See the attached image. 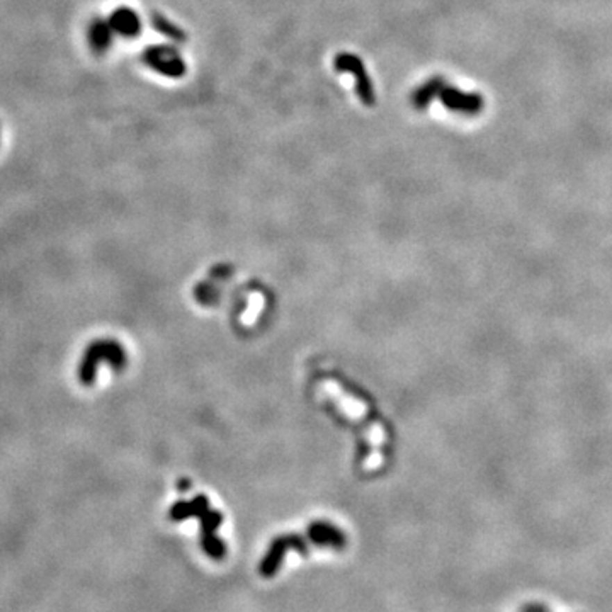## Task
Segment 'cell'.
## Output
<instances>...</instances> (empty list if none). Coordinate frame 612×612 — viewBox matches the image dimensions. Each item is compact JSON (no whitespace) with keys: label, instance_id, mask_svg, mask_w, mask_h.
Returning a JSON list of instances; mask_svg holds the SVG:
<instances>
[{"label":"cell","instance_id":"cell-1","mask_svg":"<svg viewBox=\"0 0 612 612\" xmlns=\"http://www.w3.org/2000/svg\"><path fill=\"white\" fill-rule=\"evenodd\" d=\"M189 517H197L201 520V534H203V548L215 560L225 556V545L216 536V529L222 524V514L211 511L206 497L199 495L191 502H177L170 508V519L184 520Z\"/></svg>","mask_w":612,"mask_h":612},{"label":"cell","instance_id":"cell-2","mask_svg":"<svg viewBox=\"0 0 612 612\" xmlns=\"http://www.w3.org/2000/svg\"><path fill=\"white\" fill-rule=\"evenodd\" d=\"M310 545L315 546L313 538H311L310 532H306V536H296V534L281 536V538H277L276 541L271 545L267 554H265L264 560H262L258 572H260V575L265 577V579L276 575L277 568H279V565H281V561H283V556L286 551L296 549V551H299V553H306L308 546Z\"/></svg>","mask_w":612,"mask_h":612},{"label":"cell","instance_id":"cell-3","mask_svg":"<svg viewBox=\"0 0 612 612\" xmlns=\"http://www.w3.org/2000/svg\"><path fill=\"white\" fill-rule=\"evenodd\" d=\"M109 361L114 367H121L126 363L124 351L116 344V342H97L87 352L85 361L81 367V379L83 385H90L96 376V366L99 361Z\"/></svg>","mask_w":612,"mask_h":612},{"label":"cell","instance_id":"cell-4","mask_svg":"<svg viewBox=\"0 0 612 612\" xmlns=\"http://www.w3.org/2000/svg\"><path fill=\"white\" fill-rule=\"evenodd\" d=\"M336 68L338 72H347V74L354 75L357 96H359L364 104H374V90H372L371 78L366 74V68H364L363 62L357 56L342 53V55H338L336 58Z\"/></svg>","mask_w":612,"mask_h":612},{"label":"cell","instance_id":"cell-5","mask_svg":"<svg viewBox=\"0 0 612 612\" xmlns=\"http://www.w3.org/2000/svg\"><path fill=\"white\" fill-rule=\"evenodd\" d=\"M148 67L160 72L167 77H181L185 72V65L182 62L179 51L170 47H155L147 49L143 55Z\"/></svg>","mask_w":612,"mask_h":612},{"label":"cell","instance_id":"cell-6","mask_svg":"<svg viewBox=\"0 0 612 612\" xmlns=\"http://www.w3.org/2000/svg\"><path fill=\"white\" fill-rule=\"evenodd\" d=\"M440 97H443L444 104L447 108H451L452 111H461V113H478L481 108V99L478 96H466L461 94L456 89H444V85H440L439 89Z\"/></svg>","mask_w":612,"mask_h":612},{"label":"cell","instance_id":"cell-7","mask_svg":"<svg viewBox=\"0 0 612 612\" xmlns=\"http://www.w3.org/2000/svg\"><path fill=\"white\" fill-rule=\"evenodd\" d=\"M109 22H111L114 33L121 34V36L133 38L142 31V22H140L138 14L133 13L131 9H126V7L114 10Z\"/></svg>","mask_w":612,"mask_h":612},{"label":"cell","instance_id":"cell-8","mask_svg":"<svg viewBox=\"0 0 612 612\" xmlns=\"http://www.w3.org/2000/svg\"><path fill=\"white\" fill-rule=\"evenodd\" d=\"M113 26L109 21H102V19H97V21L92 22L89 29V41L92 44L94 51L97 53H104L106 49L111 47V41H113Z\"/></svg>","mask_w":612,"mask_h":612},{"label":"cell","instance_id":"cell-9","mask_svg":"<svg viewBox=\"0 0 612 612\" xmlns=\"http://www.w3.org/2000/svg\"><path fill=\"white\" fill-rule=\"evenodd\" d=\"M151 21H154L155 29H157L158 33H162L163 36L169 38V40L179 41V43H182V41L185 40V34L182 33L177 26H174L172 22H169L165 17L160 16V14H155V16L151 17Z\"/></svg>","mask_w":612,"mask_h":612},{"label":"cell","instance_id":"cell-10","mask_svg":"<svg viewBox=\"0 0 612 612\" xmlns=\"http://www.w3.org/2000/svg\"><path fill=\"white\" fill-rule=\"evenodd\" d=\"M440 85H443V81L437 78V81H431L429 83H425L424 87H420L415 92V97H413L417 108H425L429 104V101L432 97H436V94H439Z\"/></svg>","mask_w":612,"mask_h":612},{"label":"cell","instance_id":"cell-11","mask_svg":"<svg viewBox=\"0 0 612 612\" xmlns=\"http://www.w3.org/2000/svg\"><path fill=\"white\" fill-rule=\"evenodd\" d=\"M0 136H2V135H0Z\"/></svg>","mask_w":612,"mask_h":612}]
</instances>
